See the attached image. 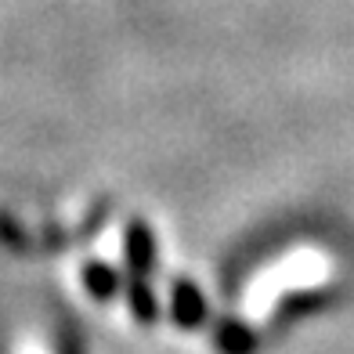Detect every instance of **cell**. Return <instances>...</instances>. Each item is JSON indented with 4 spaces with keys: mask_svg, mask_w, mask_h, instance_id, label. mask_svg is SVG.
<instances>
[{
    "mask_svg": "<svg viewBox=\"0 0 354 354\" xmlns=\"http://www.w3.org/2000/svg\"><path fill=\"white\" fill-rule=\"evenodd\" d=\"M123 261L131 279H149V271L156 268V235L145 221H131L123 232Z\"/></svg>",
    "mask_w": 354,
    "mask_h": 354,
    "instance_id": "cell-1",
    "label": "cell"
},
{
    "mask_svg": "<svg viewBox=\"0 0 354 354\" xmlns=\"http://www.w3.org/2000/svg\"><path fill=\"white\" fill-rule=\"evenodd\" d=\"M170 311H174V322L181 329H196V326H203V318H206V297L199 293L196 282L177 279L174 282V297H170Z\"/></svg>",
    "mask_w": 354,
    "mask_h": 354,
    "instance_id": "cell-2",
    "label": "cell"
},
{
    "mask_svg": "<svg viewBox=\"0 0 354 354\" xmlns=\"http://www.w3.org/2000/svg\"><path fill=\"white\" fill-rule=\"evenodd\" d=\"M127 304H131V315L141 322V326H152V322L159 318V300L152 293L149 279H131V286H127Z\"/></svg>",
    "mask_w": 354,
    "mask_h": 354,
    "instance_id": "cell-3",
    "label": "cell"
},
{
    "mask_svg": "<svg viewBox=\"0 0 354 354\" xmlns=\"http://www.w3.org/2000/svg\"><path fill=\"white\" fill-rule=\"evenodd\" d=\"M84 286L94 300H112L120 293V275H116V268H109L102 261H91L84 268Z\"/></svg>",
    "mask_w": 354,
    "mask_h": 354,
    "instance_id": "cell-4",
    "label": "cell"
},
{
    "mask_svg": "<svg viewBox=\"0 0 354 354\" xmlns=\"http://www.w3.org/2000/svg\"><path fill=\"white\" fill-rule=\"evenodd\" d=\"M217 347L224 354H250L257 347V336L250 326H243V322H221L217 326Z\"/></svg>",
    "mask_w": 354,
    "mask_h": 354,
    "instance_id": "cell-5",
    "label": "cell"
},
{
    "mask_svg": "<svg viewBox=\"0 0 354 354\" xmlns=\"http://www.w3.org/2000/svg\"><path fill=\"white\" fill-rule=\"evenodd\" d=\"M62 354H80V344L73 340V336H69V340H66V347H62Z\"/></svg>",
    "mask_w": 354,
    "mask_h": 354,
    "instance_id": "cell-6",
    "label": "cell"
}]
</instances>
